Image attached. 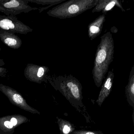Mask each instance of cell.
Returning a JSON list of instances; mask_svg holds the SVG:
<instances>
[{"instance_id":"cell-1","label":"cell","mask_w":134,"mask_h":134,"mask_svg":"<svg viewBox=\"0 0 134 134\" xmlns=\"http://www.w3.org/2000/svg\"><path fill=\"white\" fill-rule=\"evenodd\" d=\"M114 52L113 38L110 32H108L101 37L94 60L92 77L98 87L101 86L105 78L110 65L113 60Z\"/></svg>"},{"instance_id":"cell-11","label":"cell","mask_w":134,"mask_h":134,"mask_svg":"<svg viewBox=\"0 0 134 134\" xmlns=\"http://www.w3.org/2000/svg\"><path fill=\"white\" fill-rule=\"evenodd\" d=\"M125 93L128 103L134 107V66H132L129 74L128 83L125 87Z\"/></svg>"},{"instance_id":"cell-2","label":"cell","mask_w":134,"mask_h":134,"mask_svg":"<svg viewBox=\"0 0 134 134\" xmlns=\"http://www.w3.org/2000/svg\"><path fill=\"white\" fill-rule=\"evenodd\" d=\"M54 87L77 109L83 107L82 86L79 80L72 75H60L53 81Z\"/></svg>"},{"instance_id":"cell-8","label":"cell","mask_w":134,"mask_h":134,"mask_svg":"<svg viewBox=\"0 0 134 134\" xmlns=\"http://www.w3.org/2000/svg\"><path fill=\"white\" fill-rule=\"evenodd\" d=\"M105 20L106 14H103L88 25V34L91 41L93 40L101 34Z\"/></svg>"},{"instance_id":"cell-3","label":"cell","mask_w":134,"mask_h":134,"mask_svg":"<svg viewBox=\"0 0 134 134\" xmlns=\"http://www.w3.org/2000/svg\"><path fill=\"white\" fill-rule=\"evenodd\" d=\"M98 1V0H69L55 7L47 14L59 19L70 18L94 7Z\"/></svg>"},{"instance_id":"cell-12","label":"cell","mask_w":134,"mask_h":134,"mask_svg":"<svg viewBox=\"0 0 134 134\" xmlns=\"http://www.w3.org/2000/svg\"><path fill=\"white\" fill-rule=\"evenodd\" d=\"M60 134H72L75 128L69 121L62 118L57 117Z\"/></svg>"},{"instance_id":"cell-10","label":"cell","mask_w":134,"mask_h":134,"mask_svg":"<svg viewBox=\"0 0 134 134\" xmlns=\"http://www.w3.org/2000/svg\"><path fill=\"white\" fill-rule=\"evenodd\" d=\"M0 39L8 47L13 48H19L22 44L21 39L15 34L0 30Z\"/></svg>"},{"instance_id":"cell-13","label":"cell","mask_w":134,"mask_h":134,"mask_svg":"<svg viewBox=\"0 0 134 134\" xmlns=\"http://www.w3.org/2000/svg\"><path fill=\"white\" fill-rule=\"evenodd\" d=\"M66 0H42V1H36L33 2H36L37 4L43 5H50V7L62 3Z\"/></svg>"},{"instance_id":"cell-16","label":"cell","mask_w":134,"mask_h":134,"mask_svg":"<svg viewBox=\"0 0 134 134\" xmlns=\"http://www.w3.org/2000/svg\"><path fill=\"white\" fill-rule=\"evenodd\" d=\"M10 121L11 123H12L13 126H15V125L17 124V123H18V120H17V119L13 117L12 118Z\"/></svg>"},{"instance_id":"cell-4","label":"cell","mask_w":134,"mask_h":134,"mask_svg":"<svg viewBox=\"0 0 134 134\" xmlns=\"http://www.w3.org/2000/svg\"><path fill=\"white\" fill-rule=\"evenodd\" d=\"M0 30L21 34L33 31L32 29L19 21L14 15H0Z\"/></svg>"},{"instance_id":"cell-7","label":"cell","mask_w":134,"mask_h":134,"mask_svg":"<svg viewBox=\"0 0 134 134\" xmlns=\"http://www.w3.org/2000/svg\"><path fill=\"white\" fill-rule=\"evenodd\" d=\"M114 75L113 71H109L105 79L96 102L99 107L111 93L113 85Z\"/></svg>"},{"instance_id":"cell-15","label":"cell","mask_w":134,"mask_h":134,"mask_svg":"<svg viewBox=\"0 0 134 134\" xmlns=\"http://www.w3.org/2000/svg\"><path fill=\"white\" fill-rule=\"evenodd\" d=\"M4 125L8 129L12 128L13 127V125H12L10 121H6L4 122Z\"/></svg>"},{"instance_id":"cell-9","label":"cell","mask_w":134,"mask_h":134,"mask_svg":"<svg viewBox=\"0 0 134 134\" xmlns=\"http://www.w3.org/2000/svg\"><path fill=\"white\" fill-rule=\"evenodd\" d=\"M118 7L123 12H125L120 1L117 0H98L96 6L94 8L92 13L102 11L103 14L106 15L108 12L111 10L114 7Z\"/></svg>"},{"instance_id":"cell-14","label":"cell","mask_w":134,"mask_h":134,"mask_svg":"<svg viewBox=\"0 0 134 134\" xmlns=\"http://www.w3.org/2000/svg\"><path fill=\"white\" fill-rule=\"evenodd\" d=\"M72 134H104L102 132L96 131H88V130H75Z\"/></svg>"},{"instance_id":"cell-6","label":"cell","mask_w":134,"mask_h":134,"mask_svg":"<svg viewBox=\"0 0 134 134\" xmlns=\"http://www.w3.org/2000/svg\"><path fill=\"white\" fill-rule=\"evenodd\" d=\"M0 90L9 98L12 103L25 110L33 113L40 114L39 111L27 104L22 96L14 89L8 87L0 85Z\"/></svg>"},{"instance_id":"cell-5","label":"cell","mask_w":134,"mask_h":134,"mask_svg":"<svg viewBox=\"0 0 134 134\" xmlns=\"http://www.w3.org/2000/svg\"><path fill=\"white\" fill-rule=\"evenodd\" d=\"M28 3L27 1L0 0V12L7 15H15L37 9L31 7Z\"/></svg>"}]
</instances>
